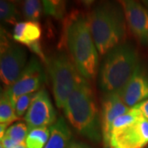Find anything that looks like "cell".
<instances>
[{"instance_id":"9","label":"cell","mask_w":148,"mask_h":148,"mask_svg":"<svg viewBox=\"0 0 148 148\" xmlns=\"http://www.w3.org/2000/svg\"><path fill=\"white\" fill-rule=\"evenodd\" d=\"M148 145V120L144 117L111 132L109 148H144Z\"/></svg>"},{"instance_id":"18","label":"cell","mask_w":148,"mask_h":148,"mask_svg":"<svg viewBox=\"0 0 148 148\" xmlns=\"http://www.w3.org/2000/svg\"><path fill=\"white\" fill-rule=\"evenodd\" d=\"M0 18L1 21L16 25L19 18V13L15 3L9 1H0Z\"/></svg>"},{"instance_id":"3","label":"cell","mask_w":148,"mask_h":148,"mask_svg":"<svg viewBox=\"0 0 148 148\" xmlns=\"http://www.w3.org/2000/svg\"><path fill=\"white\" fill-rule=\"evenodd\" d=\"M90 33L101 55L123 43L126 38V18L123 9L113 3L96 5L88 16Z\"/></svg>"},{"instance_id":"1","label":"cell","mask_w":148,"mask_h":148,"mask_svg":"<svg viewBox=\"0 0 148 148\" xmlns=\"http://www.w3.org/2000/svg\"><path fill=\"white\" fill-rule=\"evenodd\" d=\"M64 111L69 123L80 135L96 143L102 140L101 116L88 80L84 78L75 88Z\"/></svg>"},{"instance_id":"25","label":"cell","mask_w":148,"mask_h":148,"mask_svg":"<svg viewBox=\"0 0 148 148\" xmlns=\"http://www.w3.org/2000/svg\"><path fill=\"white\" fill-rule=\"evenodd\" d=\"M143 3H144V5H146L148 8V0H147V1H143Z\"/></svg>"},{"instance_id":"4","label":"cell","mask_w":148,"mask_h":148,"mask_svg":"<svg viewBox=\"0 0 148 148\" xmlns=\"http://www.w3.org/2000/svg\"><path fill=\"white\" fill-rule=\"evenodd\" d=\"M139 56L132 44L123 42L104 56L99 71V86L105 93L120 91L139 66Z\"/></svg>"},{"instance_id":"2","label":"cell","mask_w":148,"mask_h":148,"mask_svg":"<svg viewBox=\"0 0 148 148\" xmlns=\"http://www.w3.org/2000/svg\"><path fill=\"white\" fill-rule=\"evenodd\" d=\"M65 42L70 58L86 80L95 78L99 64L98 50L90 33L88 19L81 13L71 17L65 28Z\"/></svg>"},{"instance_id":"26","label":"cell","mask_w":148,"mask_h":148,"mask_svg":"<svg viewBox=\"0 0 148 148\" xmlns=\"http://www.w3.org/2000/svg\"><path fill=\"white\" fill-rule=\"evenodd\" d=\"M0 148H3V147H1V146H0Z\"/></svg>"},{"instance_id":"19","label":"cell","mask_w":148,"mask_h":148,"mask_svg":"<svg viewBox=\"0 0 148 148\" xmlns=\"http://www.w3.org/2000/svg\"><path fill=\"white\" fill-rule=\"evenodd\" d=\"M28 133L29 128L27 123L23 122H17L8 127L4 136L8 137L16 143H21L26 142Z\"/></svg>"},{"instance_id":"5","label":"cell","mask_w":148,"mask_h":148,"mask_svg":"<svg viewBox=\"0 0 148 148\" xmlns=\"http://www.w3.org/2000/svg\"><path fill=\"white\" fill-rule=\"evenodd\" d=\"M47 64L54 101L58 108L64 109L70 95L84 77L80 74L72 58L66 53L54 54Z\"/></svg>"},{"instance_id":"24","label":"cell","mask_w":148,"mask_h":148,"mask_svg":"<svg viewBox=\"0 0 148 148\" xmlns=\"http://www.w3.org/2000/svg\"><path fill=\"white\" fill-rule=\"evenodd\" d=\"M68 148H91L89 146L87 145L86 143H80V142H76V141H73L72 143L69 144V146L68 147Z\"/></svg>"},{"instance_id":"20","label":"cell","mask_w":148,"mask_h":148,"mask_svg":"<svg viewBox=\"0 0 148 148\" xmlns=\"http://www.w3.org/2000/svg\"><path fill=\"white\" fill-rule=\"evenodd\" d=\"M44 12L49 16L60 20L64 18L66 12V3L64 1L44 0L42 2Z\"/></svg>"},{"instance_id":"11","label":"cell","mask_w":148,"mask_h":148,"mask_svg":"<svg viewBox=\"0 0 148 148\" xmlns=\"http://www.w3.org/2000/svg\"><path fill=\"white\" fill-rule=\"evenodd\" d=\"M121 6L124 12L128 27L133 36L143 45H148V9L137 1H123Z\"/></svg>"},{"instance_id":"8","label":"cell","mask_w":148,"mask_h":148,"mask_svg":"<svg viewBox=\"0 0 148 148\" xmlns=\"http://www.w3.org/2000/svg\"><path fill=\"white\" fill-rule=\"evenodd\" d=\"M24 119L29 131L44 127H51L56 121V112L45 89L37 91Z\"/></svg>"},{"instance_id":"21","label":"cell","mask_w":148,"mask_h":148,"mask_svg":"<svg viewBox=\"0 0 148 148\" xmlns=\"http://www.w3.org/2000/svg\"><path fill=\"white\" fill-rule=\"evenodd\" d=\"M142 118H143V116L141 111L135 106V107L132 108L128 112H127L126 114H124L119 117L118 119H116V120L113 123L112 131L118 129V128H120V127H125L127 125H129L132 123L139 120Z\"/></svg>"},{"instance_id":"23","label":"cell","mask_w":148,"mask_h":148,"mask_svg":"<svg viewBox=\"0 0 148 148\" xmlns=\"http://www.w3.org/2000/svg\"><path fill=\"white\" fill-rule=\"evenodd\" d=\"M136 107L141 111L143 116L148 120V99L142 103H140L138 106H136Z\"/></svg>"},{"instance_id":"7","label":"cell","mask_w":148,"mask_h":148,"mask_svg":"<svg viewBox=\"0 0 148 148\" xmlns=\"http://www.w3.org/2000/svg\"><path fill=\"white\" fill-rule=\"evenodd\" d=\"M45 81V73L40 61L32 57L14 84L7 87L12 104L21 95L36 93ZM39 91V90H38Z\"/></svg>"},{"instance_id":"17","label":"cell","mask_w":148,"mask_h":148,"mask_svg":"<svg viewBox=\"0 0 148 148\" xmlns=\"http://www.w3.org/2000/svg\"><path fill=\"white\" fill-rule=\"evenodd\" d=\"M43 9L42 2L39 0H27L22 4V14L27 21L38 22Z\"/></svg>"},{"instance_id":"10","label":"cell","mask_w":148,"mask_h":148,"mask_svg":"<svg viewBox=\"0 0 148 148\" xmlns=\"http://www.w3.org/2000/svg\"><path fill=\"white\" fill-rule=\"evenodd\" d=\"M130 110L122 99L119 91L106 93L104 95L101 104V120L102 142L106 148H109L114 122Z\"/></svg>"},{"instance_id":"16","label":"cell","mask_w":148,"mask_h":148,"mask_svg":"<svg viewBox=\"0 0 148 148\" xmlns=\"http://www.w3.org/2000/svg\"><path fill=\"white\" fill-rule=\"evenodd\" d=\"M50 137V128L48 127L35 128L29 131L26 139L27 148H44Z\"/></svg>"},{"instance_id":"13","label":"cell","mask_w":148,"mask_h":148,"mask_svg":"<svg viewBox=\"0 0 148 148\" xmlns=\"http://www.w3.org/2000/svg\"><path fill=\"white\" fill-rule=\"evenodd\" d=\"M41 34L42 30L39 22L21 21L14 25L12 38L16 42L30 48L40 42Z\"/></svg>"},{"instance_id":"22","label":"cell","mask_w":148,"mask_h":148,"mask_svg":"<svg viewBox=\"0 0 148 148\" xmlns=\"http://www.w3.org/2000/svg\"><path fill=\"white\" fill-rule=\"evenodd\" d=\"M36 93L21 95L15 101L13 106H14L15 113H16V116L18 117V119L26 114V113H27L29 107L31 106V103H32Z\"/></svg>"},{"instance_id":"12","label":"cell","mask_w":148,"mask_h":148,"mask_svg":"<svg viewBox=\"0 0 148 148\" xmlns=\"http://www.w3.org/2000/svg\"><path fill=\"white\" fill-rule=\"evenodd\" d=\"M122 99L132 109L148 99V74L139 64L132 77L120 91Z\"/></svg>"},{"instance_id":"15","label":"cell","mask_w":148,"mask_h":148,"mask_svg":"<svg viewBox=\"0 0 148 148\" xmlns=\"http://www.w3.org/2000/svg\"><path fill=\"white\" fill-rule=\"evenodd\" d=\"M17 119L18 117L15 113L14 106L8 90L5 89L1 92L0 98V124L9 126Z\"/></svg>"},{"instance_id":"6","label":"cell","mask_w":148,"mask_h":148,"mask_svg":"<svg viewBox=\"0 0 148 148\" xmlns=\"http://www.w3.org/2000/svg\"><path fill=\"white\" fill-rule=\"evenodd\" d=\"M27 51L12 41L8 34L1 28L0 44V78L8 87L14 84L27 63Z\"/></svg>"},{"instance_id":"14","label":"cell","mask_w":148,"mask_h":148,"mask_svg":"<svg viewBox=\"0 0 148 148\" xmlns=\"http://www.w3.org/2000/svg\"><path fill=\"white\" fill-rule=\"evenodd\" d=\"M50 128V137L44 148H68L72 143V132L63 117H59Z\"/></svg>"}]
</instances>
